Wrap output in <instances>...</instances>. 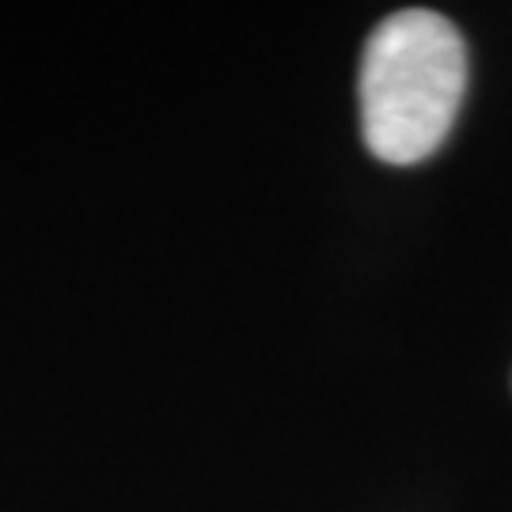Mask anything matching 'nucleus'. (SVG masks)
<instances>
[{
  "label": "nucleus",
  "mask_w": 512,
  "mask_h": 512,
  "mask_svg": "<svg viewBox=\"0 0 512 512\" xmlns=\"http://www.w3.org/2000/svg\"><path fill=\"white\" fill-rule=\"evenodd\" d=\"M361 129L376 160H429L456 126L467 95V46L456 23L429 8L387 16L361 54Z\"/></svg>",
  "instance_id": "1"
}]
</instances>
